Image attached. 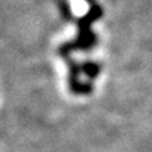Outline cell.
Wrapping results in <instances>:
<instances>
[{"instance_id": "1", "label": "cell", "mask_w": 152, "mask_h": 152, "mask_svg": "<svg viewBox=\"0 0 152 152\" xmlns=\"http://www.w3.org/2000/svg\"><path fill=\"white\" fill-rule=\"evenodd\" d=\"M103 17V8L99 4L90 5L89 12L77 19V36L74 41L65 42L58 47V55L61 57H69L75 50H91L98 45V36L91 31V24Z\"/></svg>"}, {"instance_id": "2", "label": "cell", "mask_w": 152, "mask_h": 152, "mask_svg": "<svg viewBox=\"0 0 152 152\" xmlns=\"http://www.w3.org/2000/svg\"><path fill=\"white\" fill-rule=\"evenodd\" d=\"M66 64L69 67V88L72 94L76 95H88L93 91L91 83H81L80 75H81V65L77 64L74 58L66 57Z\"/></svg>"}, {"instance_id": "3", "label": "cell", "mask_w": 152, "mask_h": 152, "mask_svg": "<svg viewBox=\"0 0 152 152\" xmlns=\"http://www.w3.org/2000/svg\"><path fill=\"white\" fill-rule=\"evenodd\" d=\"M81 65V72L84 75L88 76L89 80H93L96 79L99 74H100V65L96 64V62H93V61H85V62L80 64Z\"/></svg>"}, {"instance_id": "4", "label": "cell", "mask_w": 152, "mask_h": 152, "mask_svg": "<svg viewBox=\"0 0 152 152\" xmlns=\"http://www.w3.org/2000/svg\"><path fill=\"white\" fill-rule=\"evenodd\" d=\"M58 4H60V9H61V14H62V17L66 19V20L72 19L74 15H72V13H71V7H70L67 0H58Z\"/></svg>"}, {"instance_id": "5", "label": "cell", "mask_w": 152, "mask_h": 152, "mask_svg": "<svg viewBox=\"0 0 152 152\" xmlns=\"http://www.w3.org/2000/svg\"><path fill=\"white\" fill-rule=\"evenodd\" d=\"M85 1L89 3L90 5H94V4H96V3H95V0H85Z\"/></svg>"}]
</instances>
